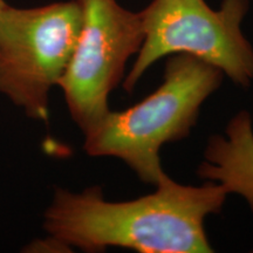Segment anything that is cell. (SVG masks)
<instances>
[{"instance_id": "1", "label": "cell", "mask_w": 253, "mask_h": 253, "mask_svg": "<svg viewBox=\"0 0 253 253\" xmlns=\"http://www.w3.org/2000/svg\"><path fill=\"white\" fill-rule=\"evenodd\" d=\"M223 185H182L164 175L156 191L129 202H108L93 186L82 192L56 188L43 227L62 248L102 252L108 248L141 253L212 252L204 220L220 212Z\"/></svg>"}, {"instance_id": "2", "label": "cell", "mask_w": 253, "mask_h": 253, "mask_svg": "<svg viewBox=\"0 0 253 253\" xmlns=\"http://www.w3.org/2000/svg\"><path fill=\"white\" fill-rule=\"evenodd\" d=\"M224 73L189 54L166 63L163 82L153 94L121 112L108 110L84 134L90 156H113L156 186L166 175L160 149L189 136L205 100L218 89Z\"/></svg>"}, {"instance_id": "3", "label": "cell", "mask_w": 253, "mask_h": 253, "mask_svg": "<svg viewBox=\"0 0 253 253\" xmlns=\"http://www.w3.org/2000/svg\"><path fill=\"white\" fill-rule=\"evenodd\" d=\"M81 24L78 0L31 8L0 5V94L28 118L48 121L49 91L65 74Z\"/></svg>"}, {"instance_id": "4", "label": "cell", "mask_w": 253, "mask_h": 253, "mask_svg": "<svg viewBox=\"0 0 253 253\" xmlns=\"http://www.w3.org/2000/svg\"><path fill=\"white\" fill-rule=\"evenodd\" d=\"M248 9L249 0H223L219 11L204 0H153L140 12L144 39L123 88L130 93L151 65L182 53L249 87L253 80V48L240 30Z\"/></svg>"}, {"instance_id": "5", "label": "cell", "mask_w": 253, "mask_h": 253, "mask_svg": "<svg viewBox=\"0 0 253 253\" xmlns=\"http://www.w3.org/2000/svg\"><path fill=\"white\" fill-rule=\"evenodd\" d=\"M82 24L78 42L58 86L72 119L86 131L109 110L110 91L144 39L140 13L116 0H78Z\"/></svg>"}, {"instance_id": "6", "label": "cell", "mask_w": 253, "mask_h": 253, "mask_svg": "<svg viewBox=\"0 0 253 253\" xmlns=\"http://www.w3.org/2000/svg\"><path fill=\"white\" fill-rule=\"evenodd\" d=\"M198 176L223 185L227 194L243 196L253 209V130L248 112L231 120L226 137L213 135L204 153Z\"/></svg>"}, {"instance_id": "7", "label": "cell", "mask_w": 253, "mask_h": 253, "mask_svg": "<svg viewBox=\"0 0 253 253\" xmlns=\"http://www.w3.org/2000/svg\"><path fill=\"white\" fill-rule=\"evenodd\" d=\"M4 2H5V0H0V5L4 4Z\"/></svg>"}]
</instances>
